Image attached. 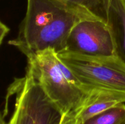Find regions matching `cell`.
<instances>
[{
    "label": "cell",
    "mask_w": 125,
    "mask_h": 124,
    "mask_svg": "<svg viewBox=\"0 0 125 124\" xmlns=\"http://www.w3.org/2000/svg\"><path fill=\"white\" fill-rule=\"evenodd\" d=\"M85 18H90L57 0H27L18 36L9 44L26 57L47 49L62 53L72 29Z\"/></svg>",
    "instance_id": "cell-1"
},
{
    "label": "cell",
    "mask_w": 125,
    "mask_h": 124,
    "mask_svg": "<svg viewBox=\"0 0 125 124\" xmlns=\"http://www.w3.org/2000/svg\"><path fill=\"white\" fill-rule=\"evenodd\" d=\"M26 69L38 81L49 98L63 114H76L91 95L73 86L66 79L58 63L56 52L47 49L27 56Z\"/></svg>",
    "instance_id": "cell-2"
},
{
    "label": "cell",
    "mask_w": 125,
    "mask_h": 124,
    "mask_svg": "<svg viewBox=\"0 0 125 124\" xmlns=\"http://www.w3.org/2000/svg\"><path fill=\"white\" fill-rule=\"evenodd\" d=\"M56 54L72 71L86 93L125 94V64L116 56L90 57L70 52Z\"/></svg>",
    "instance_id": "cell-3"
},
{
    "label": "cell",
    "mask_w": 125,
    "mask_h": 124,
    "mask_svg": "<svg viewBox=\"0 0 125 124\" xmlns=\"http://www.w3.org/2000/svg\"><path fill=\"white\" fill-rule=\"evenodd\" d=\"M14 94V109L7 124H61L64 114L27 69L24 77L16 79L9 88L7 96Z\"/></svg>",
    "instance_id": "cell-4"
},
{
    "label": "cell",
    "mask_w": 125,
    "mask_h": 124,
    "mask_svg": "<svg viewBox=\"0 0 125 124\" xmlns=\"http://www.w3.org/2000/svg\"><path fill=\"white\" fill-rule=\"evenodd\" d=\"M63 52L90 57L115 56L113 38L107 23L93 18L78 21L68 35Z\"/></svg>",
    "instance_id": "cell-5"
},
{
    "label": "cell",
    "mask_w": 125,
    "mask_h": 124,
    "mask_svg": "<svg viewBox=\"0 0 125 124\" xmlns=\"http://www.w3.org/2000/svg\"><path fill=\"white\" fill-rule=\"evenodd\" d=\"M106 23L112 34L115 56L125 64V0H111Z\"/></svg>",
    "instance_id": "cell-6"
},
{
    "label": "cell",
    "mask_w": 125,
    "mask_h": 124,
    "mask_svg": "<svg viewBox=\"0 0 125 124\" xmlns=\"http://www.w3.org/2000/svg\"><path fill=\"white\" fill-rule=\"evenodd\" d=\"M84 15L106 22L111 0H57Z\"/></svg>",
    "instance_id": "cell-7"
},
{
    "label": "cell",
    "mask_w": 125,
    "mask_h": 124,
    "mask_svg": "<svg viewBox=\"0 0 125 124\" xmlns=\"http://www.w3.org/2000/svg\"><path fill=\"white\" fill-rule=\"evenodd\" d=\"M80 124H125V104L117 105L81 122Z\"/></svg>",
    "instance_id": "cell-8"
},
{
    "label": "cell",
    "mask_w": 125,
    "mask_h": 124,
    "mask_svg": "<svg viewBox=\"0 0 125 124\" xmlns=\"http://www.w3.org/2000/svg\"><path fill=\"white\" fill-rule=\"evenodd\" d=\"M80 122L76 113H70L63 114L61 124H80Z\"/></svg>",
    "instance_id": "cell-9"
},
{
    "label": "cell",
    "mask_w": 125,
    "mask_h": 124,
    "mask_svg": "<svg viewBox=\"0 0 125 124\" xmlns=\"http://www.w3.org/2000/svg\"><path fill=\"white\" fill-rule=\"evenodd\" d=\"M9 28L0 20V46L2 43L4 38L9 32Z\"/></svg>",
    "instance_id": "cell-10"
},
{
    "label": "cell",
    "mask_w": 125,
    "mask_h": 124,
    "mask_svg": "<svg viewBox=\"0 0 125 124\" xmlns=\"http://www.w3.org/2000/svg\"><path fill=\"white\" fill-rule=\"evenodd\" d=\"M4 115H2V114L0 113V124H7V123L6 122V121L4 120Z\"/></svg>",
    "instance_id": "cell-11"
}]
</instances>
